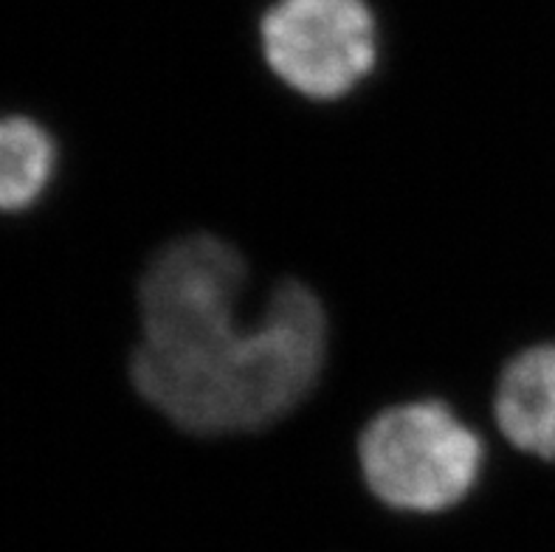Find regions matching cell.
<instances>
[{
    "mask_svg": "<svg viewBox=\"0 0 555 552\" xmlns=\"http://www.w3.org/2000/svg\"><path fill=\"white\" fill-rule=\"evenodd\" d=\"M327 358V313L308 285L285 280L254 322L178 347L139 344L130 377L153 409L192 434L254 432L308 398Z\"/></svg>",
    "mask_w": 555,
    "mask_h": 552,
    "instance_id": "cell-1",
    "label": "cell"
},
{
    "mask_svg": "<svg viewBox=\"0 0 555 552\" xmlns=\"http://www.w3.org/2000/svg\"><path fill=\"white\" fill-rule=\"evenodd\" d=\"M361 474L380 502L401 513H443L468 499L486 448L440 400L392 406L364 428Z\"/></svg>",
    "mask_w": 555,
    "mask_h": 552,
    "instance_id": "cell-2",
    "label": "cell"
},
{
    "mask_svg": "<svg viewBox=\"0 0 555 552\" xmlns=\"http://www.w3.org/2000/svg\"><path fill=\"white\" fill-rule=\"evenodd\" d=\"M260 40L268 68L317 102L356 91L378 60V28L364 0H276Z\"/></svg>",
    "mask_w": 555,
    "mask_h": 552,
    "instance_id": "cell-3",
    "label": "cell"
},
{
    "mask_svg": "<svg viewBox=\"0 0 555 552\" xmlns=\"http://www.w3.org/2000/svg\"><path fill=\"white\" fill-rule=\"evenodd\" d=\"M246 280V262L225 240L192 234L169 243L139 287L144 344L178 347L237 322Z\"/></svg>",
    "mask_w": 555,
    "mask_h": 552,
    "instance_id": "cell-4",
    "label": "cell"
},
{
    "mask_svg": "<svg viewBox=\"0 0 555 552\" xmlns=\"http://www.w3.org/2000/svg\"><path fill=\"white\" fill-rule=\"evenodd\" d=\"M493 412L519 451L555 460V344H539L505 367Z\"/></svg>",
    "mask_w": 555,
    "mask_h": 552,
    "instance_id": "cell-5",
    "label": "cell"
},
{
    "mask_svg": "<svg viewBox=\"0 0 555 552\" xmlns=\"http://www.w3.org/2000/svg\"><path fill=\"white\" fill-rule=\"evenodd\" d=\"M54 176V136L26 116H0V211L14 215L37 206Z\"/></svg>",
    "mask_w": 555,
    "mask_h": 552,
    "instance_id": "cell-6",
    "label": "cell"
}]
</instances>
